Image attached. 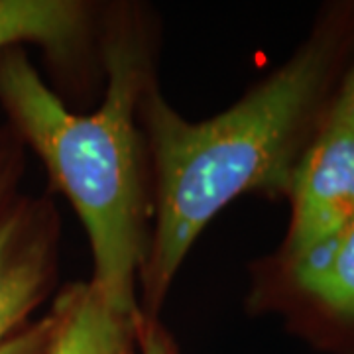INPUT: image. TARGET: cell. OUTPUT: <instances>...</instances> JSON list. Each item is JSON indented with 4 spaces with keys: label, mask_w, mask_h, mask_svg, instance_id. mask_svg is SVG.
I'll return each instance as SVG.
<instances>
[{
    "label": "cell",
    "mask_w": 354,
    "mask_h": 354,
    "mask_svg": "<svg viewBox=\"0 0 354 354\" xmlns=\"http://www.w3.org/2000/svg\"><path fill=\"white\" fill-rule=\"evenodd\" d=\"M44 283V254L22 234L20 216L0 223V344L36 304Z\"/></svg>",
    "instance_id": "obj_6"
},
{
    "label": "cell",
    "mask_w": 354,
    "mask_h": 354,
    "mask_svg": "<svg viewBox=\"0 0 354 354\" xmlns=\"http://www.w3.org/2000/svg\"><path fill=\"white\" fill-rule=\"evenodd\" d=\"M85 28V8L69 0H0V48L36 41L65 53Z\"/></svg>",
    "instance_id": "obj_7"
},
{
    "label": "cell",
    "mask_w": 354,
    "mask_h": 354,
    "mask_svg": "<svg viewBox=\"0 0 354 354\" xmlns=\"http://www.w3.org/2000/svg\"><path fill=\"white\" fill-rule=\"evenodd\" d=\"M311 46L227 113L187 122L162 99L148 104L158 165V227L148 283L160 299L207 223L246 191L290 185L291 150L325 77Z\"/></svg>",
    "instance_id": "obj_1"
},
{
    "label": "cell",
    "mask_w": 354,
    "mask_h": 354,
    "mask_svg": "<svg viewBox=\"0 0 354 354\" xmlns=\"http://www.w3.org/2000/svg\"><path fill=\"white\" fill-rule=\"evenodd\" d=\"M333 114L354 132V67L348 79H346V83H344L341 99L337 102Z\"/></svg>",
    "instance_id": "obj_9"
},
{
    "label": "cell",
    "mask_w": 354,
    "mask_h": 354,
    "mask_svg": "<svg viewBox=\"0 0 354 354\" xmlns=\"http://www.w3.org/2000/svg\"><path fill=\"white\" fill-rule=\"evenodd\" d=\"M293 276L330 313L354 321V221L295 256Z\"/></svg>",
    "instance_id": "obj_5"
},
{
    "label": "cell",
    "mask_w": 354,
    "mask_h": 354,
    "mask_svg": "<svg viewBox=\"0 0 354 354\" xmlns=\"http://www.w3.org/2000/svg\"><path fill=\"white\" fill-rule=\"evenodd\" d=\"M140 353L142 354H176L174 348L169 346V342L165 341V337L162 335V330H158L156 327L150 329H142L140 335Z\"/></svg>",
    "instance_id": "obj_10"
},
{
    "label": "cell",
    "mask_w": 354,
    "mask_h": 354,
    "mask_svg": "<svg viewBox=\"0 0 354 354\" xmlns=\"http://www.w3.org/2000/svg\"><path fill=\"white\" fill-rule=\"evenodd\" d=\"M109 88L101 111L69 113L22 51L0 57V101L71 199L95 256L93 288L124 315L140 317L134 281L144 262L134 106L142 65L127 44L106 53Z\"/></svg>",
    "instance_id": "obj_2"
},
{
    "label": "cell",
    "mask_w": 354,
    "mask_h": 354,
    "mask_svg": "<svg viewBox=\"0 0 354 354\" xmlns=\"http://www.w3.org/2000/svg\"><path fill=\"white\" fill-rule=\"evenodd\" d=\"M51 323L46 354H142L144 321L116 311L93 283H79L65 291Z\"/></svg>",
    "instance_id": "obj_4"
},
{
    "label": "cell",
    "mask_w": 354,
    "mask_h": 354,
    "mask_svg": "<svg viewBox=\"0 0 354 354\" xmlns=\"http://www.w3.org/2000/svg\"><path fill=\"white\" fill-rule=\"evenodd\" d=\"M291 258L354 221V132L335 114L291 171Z\"/></svg>",
    "instance_id": "obj_3"
},
{
    "label": "cell",
    "mask_w": 354,
    "mask_h": 354,
    "mask_svg": "<svg viewBox=\"0 0 354 354\" xmlns=\"http://www.w3.org/2000/svg\"><path fill=\"white\" fill-rule=\"evenodd\" d=\"M51 317L34 325L32 329L24 330L16 339L2 342L0 354H46L51 337Z\"/></svg>",
    "instance_id": "obj_8"
}]
</instances>
